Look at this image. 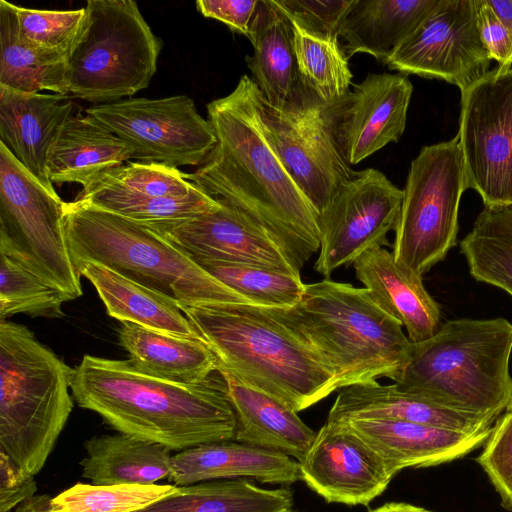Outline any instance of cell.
Segmentation results:
<instances>
[{
    "label": "cell",
    "mask_w": 512,
    "mask_h": 512,
    "mask_svg": "<svg viewBox=\"0 0 512 512\" xmlns=\"http://www.w3.org/2000/svg\"><path fill=\"white\" fill-rule=\"evenodd\" d=\"M217 142L185 177L245 214L302 269L320 248L319 212L284 165L272 139L264 97L248 75L228 95L207 104Z\"/></svg>",
    "instance_id": "obj_1"
},
{
    "label": "cell",
    "mask_w": 512,
    "mask_h": 512,
    "mask_svg": "<svg viewBox=\"0 0 512 512\" xmlns=\"http://www.w3.org/2000/svg\"><path fill=\"white\" fill-rule=\"evenodd\" d=\"M71 392L118 432L170 451L234 440L236 419L221 375L178 384L144 374L130 360L84 355L73 368Z\"/></svg>",
    "instance_id": "obj_2"
},
{
    "label": "cell",
    "mask_w": 512,
    "mask_h": 512,
    "mask_svg": "<svg viewBox=\"0 0 512 512\" xmlns=\"http://www.w3.org/2000/svg\"><path fill=\"white\" fill-rule=\"evenodd\" d=\"M307 344L334 376L338 390L386 377L409 359L408 337L365 288L324 279L305 284L291 307H265Z\"/></svg>",
    "instance_id": "obj_3"
},
{
    "label": "cell",
    "mask_w": 512,
    "mask_h": 512,
    "mask_svg": "<svg viewBox=\"0 0 512 512\" xmlns=\"http://www.w3.org/2000/svg\"><path fill=\"white\" fill-rule=\"evenodd\" d=\"M186 317L232 374L296 413L338 390L319 356L263 306L185 307Z\"/></svg>",
    "instance_id": "obj_4"
},
{
    "label": "cell",
    "mask_w": 512,
    "mask_h": 512,
    "mask_svg": "<svg viewBox=\"0 0 512 512\" xmlns=\"http://www.w3.org/2000/svg\"><path fill=\"white\" fill-rule=\"evenodd\" d=\"M64 227L74 267L93 262L185 307L252 304L147 224L75 199ZM254 305V304H253Z\"/></svg>",
    "instance_id": "obj_5"
},
{
    "label": "cell",
    "mask_w": 512,
    "mask_h": 512,
    "mask_svg": "<svg viewBox=\"0 0 512 512\" xmlns=\"http://www.w3.org/2000/svg\"><path fill=\"white\" fill-rule=\"evenodd\" d=\"M512 324L504 318L456 319L410 345L395 377L402 391L460 412L497 420L509 404Z\"/></svg>",
    "instance_id": "obj_6"
},
{
    "label": "cell",
    "mask_w": 512,
    "mask_h": 512,
    "mask_svg": "<svg viewBox=\"0 0 512 512\" xmlns=\"http://www.w3.org/2000/svg\"><path fill=\"white\" fill-rule=\"evenodd\" d=\"M73 368L25 326L0 320V450L36 475L73 409Z\"/></svg>",
    "instance_id": "obj_7"
},
{
    "label": "cell",
    "mask_w": 512,
    "mask_h": 512,
    "mask_svg": "<svg viewBox=\"0 0 512 512\" xmlns=\"http://www.w3.org/2000/svg\"><path fill=\"white\" fill-rule=\"evenodd\" d=\"M68 61L69 94L94 105L147 88L162 41L132 0H88Z\"/></svg>",
    "instance_id": "obj_8"
},
{
    "label": "cell",
    "mask_w": 512,
    "mask_h": 512,
    "mask_svg": "<svg viewBox=\"0 0 512 512\" xmlns=\"http://www.w3.org/2000/svg\"><path fill=\"white\" fill-rule=\"evenodd\" d=\"M66 202L0 142V253L19 262L68 301L82 295L67 245Z\"/></svg>",
    "instance_id": "obj_9"
},
{
    "label": "cell",
    "mask_w": 512,
    "mask_h": 512,
    "mask_svg": "<svg viewBox=\"0 0 512 512\" xmlns=\"http://www.w3.org/2000/svg\"><path fill=\"white\" fill-rule=\"evenodd\" d=\"M467 189L459 137L424 146L411 162L392 254L423 276L457 244L458 210Z\"/></svg>",
    "instance_id": "obj_10"
},
{
    "label": "cell",
    "mask_w": 512,
    "mask_h": 512,
    "mask_svg": "<svg viewBox=\"0 0 512 512\" xmlns=\"http://www.w3.org/2000/svg\"><path fill=\"white\" fill-rule=\"evenodd\" d=\"M86 114L124 141L140 163L200 166L217 142L211 123L186 95L92 105Z\"/></svg>",
    "instance_id": "obj_11"
},
{
    "label": "cell",
    "mask_w": 512,
    "mask_h": 512,
    "mask_svg": "<svg viewBox=\"0 0 512 512\" xmlns=\"http://www.w3.org/2000/svg\"><path fill=\"white\" fill-rule=\"evenodd\" d=\"M457 136L467 189L484 205L512 204V67L497 66L461 92Z\"/></svg>",
    "instance_id": "obj_12"
},
{
    "label": "cell",
    "mask_w": 512,
    "mask_h": 512,
    "mask_svg": "<svg viewBox=\"0 0 512 512\" xmlns=\"http://www.w3.org/2000/svg\"><path fill=\"white\" fill-rule=\"evenodd\" d=\"M264 111L284 165L320 213L356 172L339 146L335 103H323L300 86L282 107L270 105L264 98Z\"/></svg>",
    "instance_id": "obj_13"
},
{
    "label": "cell",
    "mask_w": 512,
    "mask_h": 512,
    "mask_svg": "<svg viewBox=\"0 0 512 512\" xmlns=\"http://www.w3.org/2000/svg\"><path fill=\"white\" fill-rule=\"evenodd\" d=\"M403 190L381 171H356L319 213L320 248L315 270L328 278L362 254L389 245L395 230Z\"/></svg>",
    "instance_id": "obj_14"
},
{
    "label": "cell",
    "mask_w": 512,
    "mask_h": 512,
    "mask_svg": "<svg viewBox=\"0 0 512 512\" xmlns=\"http://www.w3.org/2000/svg\"><path fill=\"white\" fill-rule=\"evenodd\" d=\"M491 60L474 0H440L384 65L404 75L445 80L462 92L489 71Z\"/></svg>",
    "instance_id": "obj_15"
},
{
    "label": "cell",
    "mask_w": 512,
    "mask_h": 512,
    "mask_svg": "<svg viewBox=\"0 0 512 512\" xmlns=\"http://www.w3.org/2000/svg\"><path fill=\"white\" fill-rule=\"evenodd\" d=\"M301 480L328 503L367 506L393 476L380 456L344 423L319 429L304 460Z\"/></svg>",
    "instance_id": "obj_16"
},
{
    "label": "cell",
    "mask_w": 512,
    "mask_h": 512,
    "mask_svg": "<svg viewBox=\"0 0 512 512\" xmlns=\"http://www.w3.org/2000/svg\"><path fill=\"white\" fill-rule=\"evenodd\" d=\"M151 227L194 262H238L300 275L301 268L282 245L224 203L194 218Z\"/></svg>",
    "instance_id": "obj_17"
},
{
    "label": "cell",
    "mask_w": 512,
    "mask_h": 512,
    "mask_svg": "<svg viewBox=\"0 0 512 512\" xmlns=\"http://www.w3.org/2000/svg\"><path fill=\"white\" fill-rule=\"evenodd\" d=\"M412 92L407 75L370 73L335 103L337 139L350 166L399 141Z\"/></svg>",
    "instance_id": "obj_18"
},
{
    "label": "cell",
    "mask_w": 512,
    "mask_h": 512,
    "mask_svg": "<svg viewBox=\"0 0 512 512\" xmlns=\"http://www.w3.org/2000/svg\"><path fill=\"white\" fill-rule=\"evenodd\" d=\"M343 423L380 456L393 477L405 468L430 467L460 459L483 445L492 429L464 433L405 421Z\"/></svg>",
    "instance_id": "obj_19"
},
{
    "label": "cell",
    "mask_w": 512,
    "mask_h": 512,
    "mask_svg": "<svg viewBox=\"0 0 512 512\" xmlns=\"http://www.w3.org/2000/svg\"><path fill=\"white\" fill-rule=\"evenodd\" d=\"M351 420L405 421L464 433L486 430L496 421L450 409L426 397L404 392L394 383L382 385L376 380L340 389L327 422Z\"/></svg>",
    "instance_id": "obj_20"
},
{
    "label": "cell",
    "mask_w": 512,
    "mask_h": 512,
    "mask_svg": "<svg viewBox=\"0 0 512 512\" xmlns=\"http://www.w3.org/2000/svg\"><path fill=\"white\" fill-rule=\"evenodd\" d=\"M68 95L24 93L0 86V142L45 186L50 150L73 116Z\"/></svg>",
    "instance_id": "obj_21"
},
{
    "label": "cell",
    "mask_w": 512,
    "mask_h": 512,
    "mask_svg": "<svg viewBox=\"0 0 512 512\" xmlns=\"http://www.w3.org/2000/svg\"><path fill=\"white\" fill-rule=\"evenodd\" d=\"M236 478L287 486L301 479L300 466L284 453L227 440L200 444L175 454L168 480L176 486H186Z\"/></svg>",
    "instance_id": "obj_22"
},
{
    "label": "cell",
    "mask_w": 512,
    "mask_h": 512,
    "mask_svg": "<svg viewBox=\"0 0 512 512\" xmlns=\"http://www.w3.org/2000/svg\"><path fill=\"white\" fill-rule=\"evenodd\" d=\"M356 278L375 303L405 327L412 343L432 337L440 327L438 303L422 277L399 266L385 248L372 249L353 263Z\"/></svg>",
    "instance_id": "obj_23"
},
{
    "label": "cell",
    "mask_w": 512,
    "mask_h": 512,
    "mask_svg": "<svg viewBox=\"0 0 512 512\" xmlns=\"http://www.w3.org/2000/svg\"><path fill=\"white\" fill-rule=\"evenodd\" d=\"M235 414L234 441L278 451L301 463L317 432L295 411L232 374L218 370Z\"/></svg>",
    "instance_id": "obj_24"
},
{
    "label": "cell",
    "mask_w": 512,
    "mask_h": 512,
    "mask_svg": "<svg viewBox=\"0 0 512 512\" xmlns=\"http://www.w3.org/2000/svg\"><path fill=\"white\" fill-rule=\"evenodd\" d=\"M248 39L252 55L245 58L265 100L275 107L291 101L300 88L290 19L275 0H259Z\"/></svg>",
    "instance_id": "obj_25"
},
{
    "label": "cell",
    "mask_w": 512,
    "mask_h": 512,
    "mask_svg": "<svg viewBox=\"0 0 512 512\" xmlns=\"http://www.w3.org/2000/svg\"><path fill=\"white\" fill-rule=\"evenodd\" d=\"M439 2L354 0L339 30L340 45L348 59L356 53H367L384 64Z\"/></svg>",
    "instance_id": "obj_26"
},
{
    "label": "cell",
    "mask_w": 512,
    "mask_h": 512,
    "mask_svg": "<svg viewBox=\"0 0 512 512\" xmlns=\"http://www.w3.org/2000/svg\"><path fill=\"white\" fill-rule=\"evenodd\" d=\"M74 268L94 286L110 317L182 338L203 340L181 308L167 297L97 263L85 262Z\"/></svg>",
    "instance_id": "obj_27"
},
{
    "label": "cell",
    "mask_w": 512,
    "mask_h": 512,
    "mask_svg": "<svg viewBox=\"0 0 512 512\" xmlns=\"http://www.w3.org/2000/svg\"><path fill=\"white\" fill-rule=\"evenodd\" d=\"M132 159V149L90 115H73L63 126L48 157L52 183L86 187L100 175Z\"/></svg>",
    "instance_id": "obj_28"
},
{
    "label": "cell",
    "mask_w": 512,
    "mask_h": 512,
    "mask_svg": "<svg viewBox=\"0 0 512 512\" xmlns=\"http://www.w3.org/2000/svg\"><path fill=\"white\" fill-rule=\"evenodd\" d=\"M121 346L140 372L178 384H198L218 372V360L203 340L182 338L122 323Z\"/></svg>",
    "instance_id": "obj_29"
},
{
    "label": "cell",
    "mask_w": 512,
    "mask_h": 512,
    "mask_svg": "<svg viewBox=\"0 0 512 512\" xmlns=\"http://www.w3.org/2000/svg\"><path fill=\"white\" fill-rule=\"evenodd\" d=\"M84 448L82 477L94 485H153L171 472L167 447L124 433L94 436Z\"/></svg>",
    "instance_id": "obj_30"
},
{
    "label": "cell",
    "mask_w": 512,
    "mask_h": 512,
    "mask_svg": "<svg viewBox=\"0 0 512 512\" xmlns=\"http://www.w3.org/2000/svg\"><path fill=\"white\" fill-rule=\"evenodd\" d=\"M69 53L20 39L13 4L0 0V86L24 93L69 94Z\"/></svg>",
    "instance_id": "obj_31"
},
{
    "label": "cell",
    "mask_w": 512,
    "mask_h": 512,
    "mask_svg": "<svg viewBox=\"0 0 512 512\" xmlns=\"http://www.w3.org/2000/svg\"><path fill=\"white\" fill-rule=\"evenodd\" d=\"M293 493L266 489L245 478L178 486L177 490L134 512H293Z\"/></svg>",
    "instance_id": "obj_32"
},
{
    "label": "cell",
    "mask_w": 512,
    "mask_h": 512,
    "mask_svg": "<svg viewBox=\"0 0 512 512\" xmlns=\"http://www.w3.org/2000/svg\"><path fill=\"white\" fill-rule=\"evenodd\" d=\"M460 249L477 281L512 296V204L484 205Z\"/></svg>",
    "instance_id": "obj_33"
},
{
    "label": "cell",
    "mask_w": 512,
    "mask_h": 512,
    "mask_svg": "<svg viewBox=\"0 0 512 512\" xmlns=\"http://www.w3.org/2000/svg\"><path fill=\"white\" fill-rule=\"evenodd\" d=\"M290 22L301 87L323 103L340 101L350 92L353 75L339 39Z\"/></svg>",
    "instance_id": "obj_34"
},
{
    "label": "cell",
    "mask_w": 512,
    "mask_h": 512,
    "mask_svg": "<svg viewBox=\"0 0 512 512\" xmlns=\"http://www.w3.org/2000/svg\"><path fill=\"white\" fill-rule=\"evenodd\" d=\"M76 199L150 226L187 220L221 207L199 186L186 197H151L88 186L82 188Z\"/></svg>",
    "instance_id": "obj_35"
},
{
    "label": "cell",
    "mask_w": 512,
    "mask_h": 512,
    "mask_svg": "<svg viewBox=\"0 0 512 512\" xmlns=\"http://www.w3.org/2000/svg\"><path fill=\"white\" fill-rule=\"evenodd\" d=\"M196 263L256 306L291 307L299 302L305 290L300 275L273 268L226 261Z\"/></svg>",
    "instance_id": "obj_36"
},
{
    "label": "cell",
    "mask_w": 512,
    "mask_h": 512,
    "mask_svg": "<svg viewBox=\"0 0 512 512\" xmlns=\"http://www.w3.org/2000/svg\"><path fill=\"white\" fill-rule=\"evenodd\" d=\"M176 485L77 483L51 498L52 512H134L174 493Z\"/></svg>",
    "instance_id": "obj_37"
},
{
    "label": "cell",
    "mask_w": 512,
    "mask_h": 512,
    "mask_svg": "<svg viewBox=\"0 0 512 512\" xmlns=\"http://www.w3.org/2000/svg\"><path fill=\"white\" fill-rule=\"evenodd\" d=\"M68 299L11 257L0 253V320L24 313L59 318Z\"/></svg>",
    "instance_id": "obj_38"
},
{
    "label": "cell",
    "mask_w": 512,
    "mask_h": 512,
    "mask_svg": "<svg viewBox=\"0 0 512 512\" xmlns=\"http://www.w3.org/2000/svg\"><path fill=\"white\" fill-rule=\"evenodd\" d=\"M88 186L151 197H186L198 188L177 168L131 161L100 175Z\"/></svg>",
    "instance_id": "obj_39"
},
{
    "label": "cell",
    "mask_w": 512,
    "mask_h": 512,
    "mask_svg": "<svg viewBox=\"0 0 512 512\" xmlns=\"http://www.w3.org/2000/svg\"><path fill=\"white\" fill-rule=\"evenodd\" d=\"M18 35L36 47L68 52L85 19V7L77 10H38L13 4Z\"/></svg>",
    "instance_id": "obj_40"
},
{
    "label": "cell",
    "mask_w": 512,
    "mask_h": 512,
    "mask_svg": "<svg viewBox=\"0 0 512 512\" xmlns=\"http://www.w3.org/2000/svg\"><path fill=\"white\" fill-rule=\"evenodd\" d=\"M482 446L475 460L499 494L501 505L512 510V410L495 421Z\"/></svg>",
    "instance_id": "obj_41"
},
{
    "label": "cell",
    "mask_w": 512,
    "mask_h": 512,
    "mask_svg": "<svg viewBox=\"0 0 512 512\" xmlns=\"http://www.w3.org/2000/svg\"><path fill=\"white\" fill-rule=\"evenodd\" d=\"M289 19L305 29L339 39L342 21L354 0H275Z\"/></svg>",
    "instance_id": "obj_42"
},
{
    "label": "cell",
    "mask_w": 512,
    "mask_h": 512,
    "mask_svg": "<svg viewBox=\"0 0 512 512\" xmlns=\"http://www.w3.org/2000/svg\"><path fill=\"white\" fill-rule=\"evenodd\" d=\"M481 37L491 59L501 68L512 67V35L500 22L487 0H474Z\"/></svg>",
    "instance_id": "obj_43"
},
{
    "label": "cell",
    "mask_w": 512,
    "mask_h": 512,
    "mask_svg": "<svg viewBox=\"0 0 512 512\" xmlns=\"http://www.w3.org/2000/svg\"><path fill=\"white\" fill-rule=\"evenodd\" d=\"M36 490L34 476L22 471L0 450V512H11L32 498Z\"/></svg>",
    "instance_id": "obj_44"
},
{
    "label": "cell",
    "mask_w": 512,
    "mask_h": 512,
    "mask_svg": "<svg viewBox=\"0 0 512 512\" xmlns=\"http://www.w3.org/2000/svg\"><path fill=\"white\" fill-rule=\"evenodd\" d=\"M258 1L198 0L195 4L204 17L216 19L248 38Z\"/></svg>",
    "instance_id": "obj_45"
},
{
    "label": "cell",
    "mask_w": 512,
    "mask_h": 512,
    "mask_svg": "<svg viewBox=\"0 0 512 512\" xmlns=\"http://www.w3.org/2000/svg\"><path fill=\"white\" fill-rule=\"evenodd\" d=\"M492 10L512 35V0H487Z\"/></svg>",
    "instance_id": "obj_46"
},
{
    "label": "cell",
    "mask_w": 512,
    "mask_h": 512,
    "mask_svg": "<svg viewBox=\"0 0 512 512\" xmlns=\"http://www.w3.org/2000/svg\"><path fill=\"white\" fill-rule=\"evenodd\" d=\"M369 512H433L405 502H387Z\"/></svg>",
    "instance_id": "obj_47"
},
{
    "label": "cell",
    "mask_w": 512,
    "mask_h": 512,
    "mask_svg": "<svg viewBox=\"0 0 512 512\" xmlns=\"http://www.w3.org/2000/svg\"><path fill=\"white\" fill-rule=\"evenodd\" d=\"M51 498L47 495L33 496L27 500L29 512H52L50 509Z\"/></svg>",
    "instance_id": "obj_48"
},
{
    "label": "cell",
    "mask_w": 512,
    "mask_h": 512,
    "mask_svg": "<svg viewBox=\"0 0 512 512\" xmlns=\"http://www.w3.org/2000/svg\"><path fill=\"white\" fill-rule=\"evenodd\" d=\"M14 512H29L27 502L25 501L20 506H18Z\"/></svg>",
    "instance_id": "obj_49"
},
{
    "label": "cell",
    "mask_w": 512,
    "mask_h": 512,
    "mask_svg": "<svg viewBox=\"0 0 512 512\" xmlns=\"http://www.w3.org/2000/svg\"><path fill=\"white\" fill-rule=\"evenodd\" d=\"M506 410H512V391H511L510 401H509V404H508Z\"/></svg>",
    "instance_id": "obj_50"
}]
</instances>
